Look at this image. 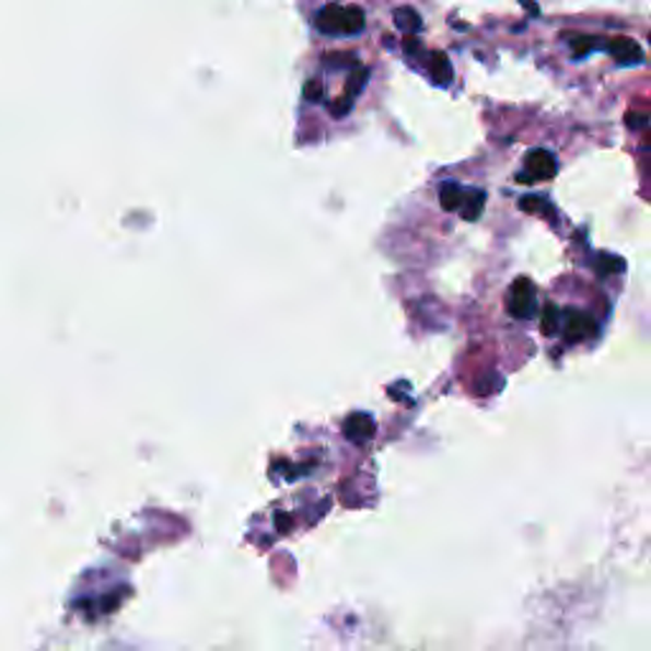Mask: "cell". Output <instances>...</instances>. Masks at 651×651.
Returning <instances> with one entry per match:
<instances>
[{"instance_id":"obj_1","label":"cell","mask_w":651,"mask_h":651,"mask_svg":"<svg viewBox=\"0 0 651 651\" xmlns=\"http://www.w3.org/2000/svg\"><path fill=\"white\" fill-rule=\"evenodd\" d=\"M367 26V15L359 5H326L316 15V28L326 36H357Z\"/></svg>"},{"instance_id":"obj_2","label":"cell","mask_w":651,"mask_h":651,"mask_svg":"<svg viewBox=\"0 0 651 651\" xmlns=\"http://www.w3.org/2000/svg\"><path fill=\"white\" fill-rule=\"evenodd\" d=\"M524 166H527V174L516 176L520 184H535V182H547L558 174V163H555V155L550 151H543V148H535V151L527 153L524 159Z\"/></svg>"},{"instance_id":"obj_3","label":"cell","mask_w":651,"mask_h":651,"mask_svg":"<svg viewBox=\"0 0 651 651\" xmlns=\"http://www.w3.org/2000/svg\"><path fill=\"white\" fill-rule=\"evenodd\" d=\"M537 311V295H535V286L527 278H516L512 290H509V313L514 318L527 321L535 316Z\"/></svg>"},{"instance_id":"obj_4","label":"cell","mask_w":651,"mask_h":651,"mask_svg":"<svg viewBox=\"0 0 651 651\" xmlns=\"http://www.w3.org/2000/svg\"><path fill=\"white\" fill-rule=\"evenodd\" d=\"M595 334V321L585 311H570L565 316V341L580 344Z\"/></svg>"},{"instance_id":"obj_5","label":"cell","mask_w":651,"mask_h":651,"mask_svg":"<svg viewBox=\"0 0 651 651\" xmlns=\"http://www.w3.org/2000/svg\"><path fill=\"white\" fill-rule=\"evenodd\" d=\"M606 51L621 67L641 65V61H644V51H641V46L626 36H616V38H611V42H606Z\"/></svg>"},{"instance_id":"obj_6","label":"cell","mask_w":651,"mask_h":651,"mask_svg":"<svg viewBox=\"0 0 651 651\" xmlns=\"http://www.w3.org/2000/svg\"><path fill=\"white\" fill-rule=\"evenodd\" d=\"M570 49H572V57L576 59H583V57H588V54H593V51H598V49H606V42H603V38H598V36H572L570 38Z\"/></svg>"},{"instance_id":"obj_7","label":"cell","mask_w":651,"mask_h":651,"mask_svg":"<svg viewBox=\"0 0 651 651\" xmlns=\"http://www.w3.org/2000/svg\"><path fill=\"white\" fill-rule=\"evenodd\" d=\"M430 74H433V82L441 84V88L453 82V67L443 51L433 54V61H430Z\"/></svg>"},{"instance_id":"obj_8","label":"cell","mask_w":651,"mask_h":651,"mask_svg":"<svg viewBox=\"0 0 651 651\" xmlns=\"http://www.w3.org/2000/svg\"><path fill=\"white\" fill-rule=\"evenodd\" d=\"M466 188H461L458 184H453V182H449V184H443L441 186V204H443V209H449V211H456V209H461L464 207V201H466Z\"/></svg>"},{"instance_id":"obj_9","label":"cell","mask_w":651,"mask_h":651,"mask_svg":"<svg viewBox=\"0 0 651 651\" xmlns=\"http://www.w3.org/2000/svg\"><path fill=\"white\" fill-rule=\"evenodd\" d=\"M395 26L399 31H405V34H418V31L422 28V19L415 8H399V11L395 13Z\"/></svg>"},{"instance_id":"obj_10","label":"cell","mask_w":651,"mask_h":651,"mask_svg":"<svg viewBox=\"0 0 651 651\" xmlns=\"http://www.w3.org/2000/svg\"><path fill=\"white\" fill-rule=\"evenodd\" d=\"M484 201H486V194L484 191H468L466 194V207L461 209V217L468 219V222H474V219L481 217L484 211Z\"/></svg>"},{"instance_id":"obj_11","label":"cell","mask_w":651,"mask_h":651,"mask_svg":"<svg viewBox=\"0 0 651 651\" xmlns=\"http://www.w3.org/2000/svg\"><path fill=\"white\" fill-rule=\"evenodd\" d=\"M558 328H560V311L555 309V305H547L543 313V334L553 336L558 334Z\"/></svg>"},{"instance_id":"obj_12","label":"cell","mask_w":651,"mask_h":651,"mask_svg":"<svg viewBox=\"0 0 651 651\" xmlns=\"http://www.w3.org/2000/svg\"><path fill=\"white\" fill-rule=\"evenodd\" d=\"M520 207L524 211H543V214H550V204H547L543 196H524V199L520 201Z\"/></svg>"},{"instance_id":"obj_13","label":"cell","mask_w":651,"mask_h":651,"mask_svg":"<svg viewBox=\"0 0 651 651\" xmlns=\"http://www.w3.org/2000/svg\"><path fill=\"white\" fill-rule=\"evenodd\" d=\"M598 270L601 272H624V260H618V257H608V255H601L598 257Z\"/></svg>"},{"instance_id":"obj_14","label":"cell","mask_w":651,"mask_h":651,"mask_svg":"<svg viewBox=\"0 0 651 651\" xmlns=\"http://www.w3.org/2000/svg\"><path fill=\"white\" fill-rule=\"evenodd\" d=\"M626 123H629L631 128H641V125L647 123V117H641V115H629V117H626Z\"/></svg>"},{"instance_id":"obj_15","label":"cell","mask_w":651,"mask_h":651,"mask_svg":"<svg viewBox=\"0 0 651 651\" xmlns=\"http://www.w3.org/2000/svg\"><path fill=\"white\" fill-rule=\"evenodd\" d=\"M522 3H524V8H532V11H530L532 15H537V13H539V11H537V3H535V0H522Z\"/></svg>"}]
</instances>
